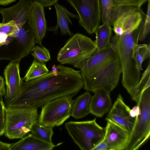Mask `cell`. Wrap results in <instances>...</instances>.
<instances>
[{"instance_id": "obj_22", "label": "cell", "mask_w": 150, "mask_h": 150, "mask_svg": "<svg viewBox=\"0 0 150 150\" xmlns=\"http://www.w3.org/2000/svg\"><path fill=\"white\" fill-rule=\"evenodd\" d=\"M112 28L107 23L99 25L95 31L96 40L94 41L97 50H103L109 46L112 35Z\"/></svg>"}, {"instance_id": "obj_4", "label": "cell", "mask_w": 150, "mask_h": 150, "mask_svg": "<svg viewBox=\"0 0 150 150\" xmlns=\"http://www.w3.org/2000/svg\"><path fill=\"white\" fill-rule=\"evenodd\" d=\"M35 37L23 28L11 36L0 33V60L20 61L32 51L36 44Z\"/></svg>"}, {"instance_id": "obj_27", "label": "cell", "mask_w": 150, "mask_h": 150, "mask_svg": "<svg viewBox=\"0 0 150 150\" xmlns=\"http://www.w3.org/2000/svg\"><path fill=\"white\" fill-rule=\"evenodd\" d=\"M102 15L101 20L103 23H107L112 26L111 15L114 7L113 0H100Z\"/></svg>"}, {"instance_id": "obj_11", "label": "cell", "mask_w": 150, "mask_h": 150, "mask_svg": "<svg viewBox=\"0 0 150 150\" xmlns=\"http://www.w3.org/2000/svg\"><path fill=\"white\" fill-rule=\"evenodd\" d=\"M66 0L78 14L79 24L88 33H94L101 19L100 0Z\"/></svg>"}, {"instance_id": "obj_30", "label": "cell", "mask_w": 150, "mask_h": 150, "mask_svg": "<svg viewBox=\"0 0 150 150\" xmlns=\"http://www.w3.org/2000/svg\"><path fill=\"white\" fill-rule=\"evenodd\" d=\"M148 0H113L114 7L129 6L141 8Z\"/></svg>"}, {"instance_id": "obj_33", "label": "cell", "mask_w": 150, "mask_h": 150, "mask_svg": "<svg viewBox=\"0 0 150 150\" xmlns=\"http://www.w3.org/2000/svg\"><path fill=\"white\" fill-rule=\"evenodd\" d=\"M33 1L43 7H45L54 5L57 2L58 0H33Z\"/></svg>"}, {"instance_id": "obj_18", "label": "cell", "mask_w": 150, "mask_h": 150, "mask_svg": "<svg viewBox=\"0 0 150 150\" xmlns=\"http://www.w3.org/2000/svg\"><path fill=\"white\" fill-rule=\"evenodd\" d=\"M93 92L94 94L91 98L90 113L101 117L108 111L112 105L110 92L103 88L96 89Z\"/></svg>"}, {"instance_id": "obj_17", "label": "cell", "mask_w": 150, "mask_h": 150, "mask_svg": "<svg viewBox=\"0 0 150 150\" xmlns=\"http://www.w3.org/2000/svg\"><path fill=\"white\" fill-rule=\"evenodd\" d=\"M28 23L34 33L36 43L41 46L47 30V23L44 7L34 2Z\"/></svg>"}, {"instance_id": "obj_6", "label": "cell", "mask_w": 150, "mask_h": 150, "mask_svg": "<svg viewBox=\"0 0 150 150\" xmlns=\"http://www.w3.org/2000/svg\"><path fill=\"white\" fill-rule=\"evenodd\" d=\"M65 128L75 143L82 150H93L104 139L105 127L97 123L96 119L83 121H70Z\"/></svg>"}, {"instance_id": "obj_10", "label": "cell", "mask_w": 150, "mask_h": 150, "mask_svg": "<svg viewBox=\"0 0 150 150\" xmlns=\"http://www.w3.org/2000/svg\"><path fill=\"white\" fill-rule=\"evenodd\" d=\"M144 15L141 8L135 6L114 7L111 19L115 35H121L137 29L145 18Z\"/></svg>"}, {"instance_id": "obj_7", "label": "cell", "mask_w": 150, "mask_h": 150, "mask_svg": "<svg viewBox=\"0 0 150 150\" xmlns=\"http://www.w3.org/2000/svg\"><path fill=\"white\" fill-rule=\"evenodd\" d=\"M140 109L136 117L134 125L131 133L126 150H136L143 145L150 135V87L142 92L139 101L136 103Z\"/></svg>"}, {"instance_id": "obj_39", "label": "cell", "mask_w": 150, "mask_h": 150, "mask_svg": "<svg viewBox=\"0 0 150 150\" xmlns=\"http://www.w3.org/2000/svg\"><path fill=\"white\" fill-rule=\"evenodd\" d=\"M52 71L54 75H57L58 74V70L55 65H54L52 66Z\"/></svg>"}, {"instance_id": "obj_35", "label": "cell", "mask_w": 150, "mask_h": 150, "mask_svg": "<svg viewBox=\"0 0 150 150\" xmlns=\"http://www.w3.org/2000/svg\"><path fill=\"white\" fill-rule=\"evenodd\" d=\"M4 78L0 76V98L4 96L6 92V88Z\"/></svg>"}, {"instance_id": "obj_1", "label": "cell", "mask_w": 150, "mask_h": 150, "mask_svg": "<svg viewBox=\"0 0 150 150\" xmlns=\"http://www.w3.org/2000/svg\"><path fill=\"white\" fill-rule=\"evenodd\" d=\"M57 75L52 71L23 83L19 94L5 103V106L38 108L48 102L61 97L75 96L83 86L80 71L59 64Z\"/></svg>"}, {"instance_id": "obj_19", "label": "cell", "mask_w": 150, "mask_h": 150, "mask_svg": "<svg viewBox=\"0 0 150 150\" xmlns=\"http://www.w3.org/2000/svg\"><path fill=\"white\" fill-rule=\"evenodd\" d=\"M56 13L57 23L54 27H51L47 29L50 31H53L55 34L57 33L59 28L60 34L62 35H68L71 36L73 33L69 27V23L72 24L70 18L79 19L78 15L74 14L69 11L65 7L57 2L54 4Z\"/></svg>"}, {"instance_id": "obj_3", "label": "cell", "mask_w": 150, "mask_h": 150, "mask_svg": "<svg viewBox=\"0 0 150 150\" xmlns=\"http://www.w3.org/2000/svg\"><path fill=\"white\" fill-rule=\"evenodd\" d=\"M97 51L94 42L81 33H76L59 50L57 60L62 64H68L80 69Z\"/></svg>"}, {"instance_id": "obj_13", "label": "cell", "mask_w": 150, "mask_h": 150, "mask_svg": "<svg viewBox=\"0 0 150 150\" xmlns=\"http://www.w3.org/2000/svg\"><path fill=\"white\" fill-rule=\"evenodd\" d=\"M34 3L33 0H20L12 7L0 8L2 23L13 21L18 28L23 26L28 22Z\"/></svg>"}, {"instance_id": "obj_9", "label": "cell", "mask_w": 150, "mask_h": 150, "mask_svg": "<svg viewBox=\"0 0 150 150\" xmlns=\"http://www.w3.org/2000/svg\"><path fill=\"white\" fill-rule=\"evenodd\" d=\"M72 97H61L49 101L41 107L39 123L53 128L62 125L71 116L74 100Z\"/></svg>"}, {"instance_id": "obj_16", "label": "cell", "mask_w": 150, "mask_h": 150, "mask_svg": "<svg viewBox=\"0 0 150 150\" xmlns=\"http://www.w3.org/2000/svg\"><path fill=\"white\" fill-rule=\"evenodd\" d=\"M130 110L119 94L106 118L131 133L135 124L136 117H133L130 115Z\"/></svg>"}, {"instance_id": "obj_23", "label": "cell", "mask_w": 150, "mask_h": 150, "mask_svg": "<svg viewBox=\"0 0 150 150\" xmlns=\"http://www.w3.org/2000/svg\"><path fill=\"white\" fill-rule=\"evenodd\" d=\"M150 87V63L149 62L148 66L142 73L139 80L134 88L130 95L132 99L136 103L139 100L143 91Z\"/></svg>"}, {"instance_id": "obj_40", "label": "cell", "mask_w": 150, "mask_h": 150, "mask_svg": "<svg viewBox=\"0 0 150 150\" xmlns=\"http://www.w3.org/2000/svg\"><path fill=\"white\" fill-rule=\"evenodd\" d=\"M5 23H0V27H1V26L4 25Z\"/></svg>"}, {"instance_id": "obj_29", "label": "cell", "mask_w": 150, "mask_h": 150, "mask_svg": "<svg viewBox=\"0 0 150 150\" xmlns=\"http://www.w3.org/2000/svg\"><path fill=\"white\" fill-rule=\"evenodd\" d=\"M148 5L142 29L140 34L139 41H142L149 33L150 30V0H148Z\"/></svg>"}, {"instance_id": "obj_12", "label": "cell", "mask_w": 150, "mask_h": 150, "mask_svg": "<svg viewBox=\"0 0 150 150\" xmlns=\"http://www.w3.org/2000/svg\"><path fill=\"white\" fill-rule=\"evenodd\" d=\"M20 62L11 61L4 69V74L6 86L5 103L16 97L22 88L24 82L20 75Z\"/></svg>"}, {"instance_id": "obj_28", "label": "cell", "mask_w": 150, "mask_h": 150, "mask_svg": "<svg viewBox=\"0 0 150 150\" xmlns=\"http://www.w3.org/2000/svg\"><path fill=\"white\" fill-rule=\"evenodd\" d=\"M32 51V55L38 62L45 63L51 59L49 50L42 45L35 46Z\"/></svg>"}, {"instance_id": "obj_24", "label": "cell", "mask_w": 150, "mask_h": 150, "mask_svg": "<svg viewBox=\"0 0 150 150\" xmlns=\"http://www.w3.org/2000/svg\"><path fill=\"white\" fill-rule=\"evenodd\" d=\"M150 57V44H135L134 47L133 58L136 67L140 71L143 70V62Z\"/></svg>"}, {"instance_id": "obj_34", "label": "cell", "mask_w": 150, "mask_h": 150, "mask_svg": "<svg viewBox=\"0 0 150 150\" xmlns=\"http://www.w3.org/2000/svg\"><path fill=\"white\" fill-rule=\"evenodd\" d=\"M93 150H110V149L107 142L103 139Z\"/></svg>"}, {"instance_id": "obj_37", "label": "cell", "mask_w": 150, "mask_h": 150, "mask_svg": "<svg viewBox=\"0 0 150 150\" xmlns=\"http://www.w3.org/2000/svg\"><path fill=\"white\" fill-rule=\"evenodd\" d=\"M12 144L5 143L0 141V150H9Z\"/></svg>"}, {"instance_id": "obj_25", "label": "cell", "mask_w": 150, "mask_h": 150, "mask_svg": "<svg viewBox=\"0 0 150 150\" xmlns=\"http://www.w3.org/2000/svg\"><path fill=\"white\" fill-rule=\"evenodd\" d=\"M50 71L45 63L34 59L22 79L27 82L44 75Z\"/></svg>"}, {"instance_id": "obj_31", "label": "cell", "mask_w": 150, "mask_h": 150, "mask_svg": "<svg viewBox=\"0 0 150 150\" xmlns=\"http://www.w3.org/2000/svg\"><path fill=\"white\" fill-rule=\"evenodd\" d=\"M19 28L13 21L5 23L0 27V33H2L8 36H11L15 33Z\"/></svg>"}, {"instance_id": "obj_36", "label": "cell", "mask_w": 150, "mask_h": 150, "mask_svg": "<svg viewBox=\"0 0 150 150\" xmlns=\"http://www.w3.org/2000/svg\"><path fill=\"white\" fill-rule=\"evenodd\" d=\"M140 113V109L139 106L137 105L134 106L131 109L129 113L130 115L133 117H135L138 115Z\"/></svg>"}, {"instance_id": "obj_8", "label": "cell", "mask_w": 150, "mask_h": 150, "mask_svg": "<svg viewBox=\"0 0 150 150\" xmlns=\"http://www.w3.org/2000/svg\"><path fill=\"white\" fill-rule=\"evenodd\" d=\"M122 72L117 56L93 75L83 79L84 89L93 92L96 89L103 88L110 92L117 86Z\"/></svg>"}, {"instance_id": "obj_15", "label": "cell", "mask_w": 150, "mask_h": 150, "mask_svg": "<svg viewBox=\"0 0 150 150\" xmlns=\"http://www.w3.org/2000/svg\"><path fill=\"white\" fill-rule=\"evenodd\" d=\"M107 123L104 139L110 150H125L128 144L131 132L110 120L106 118Z\"/></svg>"}, {"instance_id": "obj_21", "label": "cell", "mask_w": 150, "mask_h": 150, "mask_svg": "<svg viewBox=\"0 0 150 150\" xmlns=\"http://www.w3.org/2000/svg\"><path fill=\"white\" fill-rule=\"evenodd\" d=\"M91 97L89 92H86L74 100L71 116L78 119L83 118L90 113Z\"/></svg>"}, {"instance_id": "obj_32", "label": "cell", "mask_w": 150, "mask_h": 150, "mask_svg": "<svg viewBox=\"0 0 150 150\" xmlns=\"http://www.w3.org/2000/svg\"><path fill=\"white\" fill-rule=\"evenodd\" d=\"M6 130L5 105L2 98H0V137Z\"/></svg>"}, {"instance_id": "obj_20", "label": "cell", "mask_w": 150, "mask_h": 150, "mask_svg": "<svg viewBox=\"0 0 150 150\" xmlns=\"http://www.w3.org/2000/svg\"><path fill=\"white\" fill-rule=\"evenodd\" d=\"M59 143L55 145L48 142L29 134L19 141L12 144L9 150H52Z\"/></svg>"}, {"instance_id": "obj_5", "label": "cell", "mask_w": 150, "mask_h": 150, "mask_svg": "<svg viewBox=\"0 0 150 150\" xmlns=\"http://www.w3.org/2000/svg\"><path fill=\"white\" fill-rule=\"evenodd\" d=\"M5 136L10 139H21L30 132L38 121L37 108L30 107L5 106Z\"/></svg>"}, {"instance_id": "obj_38", "label": "cell", "mask_w": 150, "mask_h": 150, "mask_svg": "<svg viewBox=\"0 0 150 150\" xmlns=\"http://www.w3.org/2000/svg\"><path fill=\"white\" fill-rule=\"evenodd\" d=\"M16 0H0V4L5 5L12 3Z\"/></svg>"}, {"instance_id": "obj_2", "label": "cell", "mask_w": 150, "mask_h": 150, "mask_svg": "<svg viewBox=\"0 0 150 150\" xmlns=\"http://www.w3.org/2000/svg\"><path fill=\"white\" fill-rule=\"evenodd\" d=\"M144 21V19L136 29L121 35H115L110 40V44L115 48L121 66L122 85L130 95L140 78V71L136 67L133 54L134 46L139 41Z\"/></svg>"}, {"instance_id": "obj_26", "label": "cell", "mask_w": 150, "mask_h": 150, "mask_svg": "<svg viewBox=\"0 0 150 150\" xmlns=\"http://www.w3.org/2000/svg\"><path fill=\"white\" fill-rule=\"evenodd\" d=\"M52 128L41 124L38 121L32 126L30 132L33 136L38 139L53 143L52 138L54 132Z\"/></svg>"}, {"instance_id": "obj_14", "label": "cell", "mask_w": 150, "mask_h": 150, "mask_svg": "<svg viewBox=\"0 0 150 150\" xmlns=\"http://www.w3.org/2000/svg\"><path fill=\"white\" fill-rule=\"evenodd\" d=\"M117 56L114 47H108L96 52L84 63L80 69L83 79L93 75L101 67Z\"/></svg>"}]
</instances>
